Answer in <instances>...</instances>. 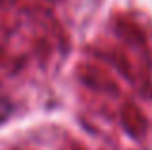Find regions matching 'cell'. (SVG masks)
<instances>
[{
  "label": "cell",
  "instance_id": "cell-1",
  "mask_svg": "<svg viewBox=\"0 0 152 150\" xmlns=\"http://www.w3.org/2000/svg\"><path fill=\"white\" fill-rule=\"evenodd\" d=\"M14 114V106H12V102L4 100V98H0V125L6 123L8 117Z\"/></svg>",
  "mask_w": 152,
  "mask_h": 150
}]
</instances>
